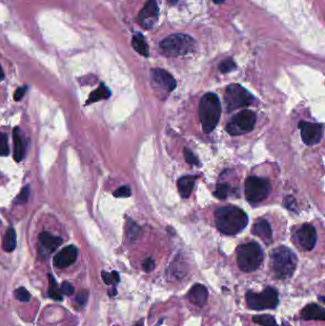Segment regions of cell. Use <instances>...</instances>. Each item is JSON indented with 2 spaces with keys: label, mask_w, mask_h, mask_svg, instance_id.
<instances>
[{
  "label": "cell",
  "mask_w": 325,
  "mask_h": 326,
  "mask_svg": "<svg viewBox=\"0 0 325 326\" xmlns=\"http://www.w3.org/2000/svg\"><path fill=\"white\" fill-rule=\"evenodd\" d=\"M214 222L220 231L232 236L239 234L247 226L248 216L237 206H225L215 210Z\"/></svg>",
  "instance_id": "1"
},
{
  "label": "cell",
  "mask_w": 325,
  "mask_h": 326,
  "mask_svg": "<svg viewBox=\"0 0 325 326\" xmlns=\"http://www.w3.org/2000/svg\"><path fill=\"white\" fill-rule=\"evenodd\" d=\"M222 115V104L219 97L212 93L204 94L199 103V120L206 134L214 131Z\"/></svg>",
  "instance_id": "2"
},
{
  "label": "cell",
  "mask_w": 325,
  "mask_h": 326,
  "mask_svg": "<svg viewBox=\"0 0 325 326\" xmlns=\"http://www.w3.org/2000/svg\"><path fill=\"white\" fill-rule=\"evenodd\" d=\"M298 258L291 249L281 246L271 253V267L279 280L289 279L297 267Z\"/></svg>",
  "instance_id": "3"
},
{
  "label": "cell",
  "mask_w": 325,
  "mask_h": 326,
  "mask_svg": "<svg viewBox=\"0 0 325 326\" xmlns=\"http://www.w3.org/2000/svg\"><path fill=\"white\" fill-rule=\"evenodd\" d=\"M237 261L240 270L251 273L258 269L263 260V251L257 242H248L239 246Z\"/></svg>",
  "instance_id": "4"
},
{
  "label": "cell",
  "mask_w": 325,
  "mask_h": 326,
  "mask_svg": "<svg viewBox=\"0 0 325 326\" xmlns=\"http://www.w3.org/2000/svg\"><path fill=\"white\" fill-rule=\"evenodd\" d=\"M159 47L164 56L168 58H177L194 51L196 42L188 34H175L163 39Z\"/></svg>",
  "instance_id": "5"
},
{
  "label": "cell",
  "mask_w": 325,
  "mask_h": 326,
  "mask_svg": "<svg viewBox=\"0 0 325 326\" xmlns=\"http://www.w3.org/2000/svg\"><path fill=\"white\" fill-rule=\"evenodd\" d=\"M246 302L249 308L253 310L275 308L279 304V295L271 287L261 293L249 291L246 293Z\"/></svg>",
  "instance_id": "6"
},
{
  "label": "cell",
  "mask_w": 325,
  "mask_h": 326,
  "mask_svg": "<svg viewBox=\"0 0 325 326\" xmlns=\"http://www.w3.org/2000/svg\"><path fill=\"white\" fill-rule=\"evenodd\" d=\"M254 101V96L240 84H232L227 87L225 92V102L228 111L252 105Z\"/></svg>",
  "instance_id": "7"
},
{
  "label": "cell",
  "mask_w": 325,
  "mask_h": 326,
  "mask_svg": "<svg viewBox=\"0 0 325 326\" xmlns=\"http://www.w3.org/2000/svg\"><path fill=\"white\" fill-rule=\"evenodd\" d=\"M271 192L269 180L258 178L249 177L245 181V197L251 203H258L264 200Z\"/></svg>",
  "instance_id": "8"
},
{
  "label": "cell",
  "mask_w": 325,
  "mask_h": 326,
  "mask_svg": "<svg viewBox=\"0 0 325 326\" xmlns=\"http://www.w3.org/2000/svg\"><path fill=\"white\" fill-rule=\"evenodd\" d=\"M257 121L256 114L250 110H243L237 114L227 124L226 131L231 136H240L251 132Z\"/></svg>",
  "instance_id": "9"
},
{
  "label": "cell",
  "mask_w": 325,
  "mask_h": 326,
  "mask_svg": "<svg viewBox=\"0 0 325 326\" xmlns=\"http://www.w3.org/2000/svg\"><path fill=\"white\" fill-rule=\"evenodd\" d=\"M152 83L158 92L169 94L177 87V81L171 74L162 69H153L151 71Z\"/></svg>",
  "instance_id": "10"
},
{
  "label": "cell",
  "mask_w": 325,
  "mask_h": 326,
  "mask_svg": "<svg viewBox=\"0 0 325 326\" xmlns=\"http://www.w3.org/2000/svg\"><path fill=\"white\" fill-rule=\"evenodd\" d=\"M159 9L155 2V0H148L144 7L140 10L137 21L139 25L146 30H150L154 28L158 20Z\"/></svg>",
  "instance_id": "11"
},
{
  "label": "cell",
  "mask_w": 325,
  "mask_h": 326,
  "mask_svg": "<svg viewBox=\"0 0 325 326\" xmlns=\"http://www.w3.org/2000/svg\"><path fill=\"white\" fill-rule=\"evenodd\" d=\"M299 127L301 138L306 145H316L323 137V126L321 124L300 121Z\"/></svg>",
  "instance_id": "12"
},
{
  "label": "cell",
  "mask_w": 325,
  "mask_h": 326,
  "mask_svg": "<svg viewBox=\"0 0 325 326\" xmlns=\"http://www.w3.org/2000/svg\"><path fill=\"white\" fill-rule=\"evenodd\" d=\"M295 242L303 251H311L315 247L317 242L316 229L310 225L305 224L300 227L295 234Z\"/></svg>",
  "instance_id": "13"
},
{
  "label": "cell",
  "mask_w": 325,
  "mask_h": 326,
  "mask_svg": "<svg viewBox=\"0 0 325 326\" xmlns=\"http://www.w3.org/2000/svg\"><path fill=\"white\" fill-rule=\"evenodd\" d=\"M78 250L75 245H69L59 252L53 258V264L57 268H66L77 260Z\"/></svg>",
  "instance_id": "14"
},
{
  "label": "cell",
  "mask_w": 325,
  "mask_h": 326,
  "mask_svg": "<svg viewBox=\"0 0 325 326\" xmlns=\"http://www.w3.org/2000/svg\"><path fill=\"white\" fill-rule=\"evenodd\" d=\"M252 233L258 237L260 240H263L264 243L269 245L272 240H273V235H272V230L269 225V223L265 220H258L255 224L253 225L252 228Z\"/></svg>",
  "instance_id": "15"
},
{
  "label": "cell",
  "mask_w": 325,
  "mask_h": 326,
  "mask_svg": "<svg viewBox=\"0 0 325 326\" xmlns=\"http://www.w3.org/2000/svg\"><path fill=\"white\" fill-rule=\"evenodd\" d=\"M301 317L305 320H320L323 321L325 319L324 309L318 304L311 303L306 305L302 309Z\"/></svg>",
  "instance_id": "16"
},
{
  "label": "cell",
  "mask_w": 325,
  "mask_h": 326,
  "mask_svg": "<svg viewBox=\"0 0 325 326\" xmlns=\"http://www.w3.org/2000/svg\"><path fill=\"white\" fill-rule=\"evenodd\" d=\"M189 300L197 306H203L208 299V291L205 286L195 284L188 293Z\"/></svg>",
  "instance_id": "17"
},
{
  "label": "cell",
  "mask_w": 325,
  "mask_h": 326,
  "mask_svg": "<svg viewBox=\"0 0 325 326\" xmlns=\"http://www.w3.org/2000/svg\"><path fill=\"white\" fill-rule=\"evenodd\" d=\"M39 240H40L42 248L48 254H51L55 250L59 248L60 245L62 244V241H63L60 237L52 236L51 234L48 233V232H42L39 235Z\"/></svg>",
  "instance_id": "18"
},
{
  "label": "cell",
  "mask_w": 325,
  "mask_h": 326,
  "mask_svg": "<svg viewBox=\"0 0 325 326\" xmlns=\"http://www.w3.org/2000/svg\"><path fill=\"white\" fill-rule=\"evenodd\" d=\"M13 139H14V158L17 162H20L23 159L25 154V142L20 134V129L18 127L14 129Z\"/></svg>",
  "instance_id": "19"
},
{
  "label": "cell",
  "mask_w": 325,
  "mask_h": 326,
  "mask_svg": "<svg viewBox=\"0 0 325 326\" xmlns=\"http://www.w3.org/2000/svg\"><path fill=\"white\" fill-rule=\"evenodd\" d=\"M195 182H196L195 176H186L180 179L178 181V188H179L180 196L183 198H188L194 189Z\"/></svg>",
  "instance_id": "20"
},
{
  "label": "cell",
  "mask_w": 325,
  "mask_h": 326,
  "mask_svg": "<svg viewBox=\"0 0 325 326\" xmlns=\"http://www.w3.org/2000/svg\"><path fill=\"white\" fill-rule=\"evenodd\" d=\"M132 45H133V48L139 55H141V56H143L145 58L149 57V48H148V45L146 43L145 38H144V36L142 34H135L133 36V39H132Z\"/></svg>",
  "instance_id": "21"
},
{
  "label": "cell",
  "mask_w": 325,
  "mask_h": 326,
  "mask_svg": "<svg viewBox=\"0 0 325 326\" xmlns=\"http://www.w3.org/2000/svg\"><path fill=\"white\" fill-rule=\"evenodd\" d=\"M2 246L4 251L6 252H13L17 247V234L14 228L11 227L6 232L3 239Z\"/></svg>",
  "instance_id": "22"
},
{
  "label": "cell",
  "mask_w": 325,
  "mask_h": 326,
  "mask_svg": "<svg viewBox=\"0 0 325 326\" xmlns=\"http://www.w3.org/2000/svg\"><path fill=\"white\" fill-rule=\"evenodd\" d=\"M110 95H111L110 90L104 84H101L95 91H94L92 94H90L86 104H91V103L96 102L98 100L107 99V98L110 97Z\"/></svg>",
  "instance_id": "23"
},
{
  "label": "cell",
  "mask_w": 325,
  "mask_h": 326,
  "mask_svg": "<svg viewBox=\"0 0 325 326\" xmlns=\"http://www.w3.org/2000/svg\"><path fill=\"white\" fill-rule=\"evenodd\" d=\"M253 320H254V322H256L257 324L261 326H280L277 323L275 317L270 316V315L254 316Z\"/></svg>",
  "instance_id": "24"
},
{
  "label": "cell",
  "mask_w": 325,
  "mask_h": 326,
  "mask_svg": "<svg viewBox=\"0 0 325 326\" xmlns=\"http://www.w3.org/2000/svg\"><path fill=\"white\" fill-rule=\"evenodd\" d=\"M140 233V229L137 226V223H134L133 221L129 220L127 225H126V235H127V239L129 240H137L138 235Z\"/></svg>",
  "instance_id": "25"
},
{
  "label": "cell",
  "mask_w": 325,
  "mask_h": 326,
  "mask_svg": "<svg viewBox=\"0 0 325 326\" xmlns=\"http://www.w3.org/2000/svg\"><path fill=\"white\" fill-rule=\"evenodd\" d=\"M49 296L51 297V299L56 300H62V295L60 289L58 288V284L56 283V280L53 279V277L51 275H49Z\"/></svg>",
  "instance_id": "26"
},
{
  "label": "cell",
  "mask_w": 325,
  "mask_h": 326,
  "mask_svg": "<svg viewBox=\"0 0 325 326\" xmlns=\"http://www.w3.org/2000/svg\"><path fill=\"white\" fill-rule=\"evenodd\" d=\"M102 279L104 283L108 285H112V284H117L120 283V275L118 272L114 271L112 273H107L105 271L102 272Z\"/></svg>",
  "instance_id": "27"
},
{
  "label": "cell",
  "mask_w": 325,
  "mask_h": 326,
  "mask_svg": "<svg viewBox=\"0 0 325 326\" xmlns=\"http://www.w3.org/2000/svg\"><path fill=\"white\" fill-rule=\"evenodd\" d=\"M236 68H237V65H236V63H235V61L233 60V59H227V60H223V62L220 64V66H219L220 71L223 74L230 73Z\"/></svg>",
  "instance_id": "28"
},
{
  "label": "cell",
  "mask_w": 325,
  "mask_h": 326,
  "mask_svg": "<svg viewBox=\"0 0 325 326\" xmlns=\"http://www.w3.org/2000/svg\"><path fill=\"white\" fill-rule=\"evenodd\" d=\"M228 193H229V185L226 183H220L216 186L214 195L220 199H225L228 197Z\"/></svg>",
  "instance_id": "29"
},
{
  "label": "cell",
  "mask_w": 325,
  "mask_h": 326,
  "mask_svg": "<svg viewBox=\"0 0 325 326\" xmlns=\"http://www.w3.org/2000/svg\"><path fill=\"white\" fill-rule=\"evenodd\" d=\"M10 153L8 137L4 133H0V155L6 156Z\"/></svg>",
  "instance_id": "30"
},
{
  "label": "cell",
  "mask_w": 325,
  "mask_h": 326,
  "mask_svg": "<svg viewBox=\"0 0 325 326\" xmlns=\"http://www.w3.org/2000/svg\"><path fill=\"white\" fill-rule=\"evenodd\" d=\"M15 295H16L17 300L22 301V302H28L29 300H31L30 292L28 291L24 287H19L15 292Z\"/></svg>",
  "instance_id": "31"
},
{
  "label": "cell",
  "mask_w": 325,
  "mask_h": 326,
  "mask_svg": "<svg viewBox=\"0 0 325 326\" xmlns=\"http://www.w3.org/2000/svg\"><path fill=\"white\" fill-rule=\"evenodd\" d=\"M29 196H30V187L26 186V187L21 190L20 194L17 196V198H16V202H17V204H23V203L27 202Z\"/></svg>",
  "instance_id": "32"
},
{
  "label": "cell",
  "mask_w": 325,
  "mask_h": 326,
  "mask_svg": "<svg viewBox=\"0 0 325 326\" xmlns=\"http://www.w3.org/2000/svg\"><path fill=\"white\" fill-rule=\"evenodd\" d=\"M131 194H132L131 188L127 185L121 186L114 192V196L116 197H128L131 196Z\"/></svg>",
  "instance_id": "33"
},
{
  "label": "cell",
  "mask_w": 325,
  "mask_h": 326,
  "mask_svg": "<svg viewBox=\"0 0 325 326\" xmlns=\"http://www.w3.org/2000/svg\"><path fill=\"white\" fill-rule=\"evenodd\" d=\"M74 286L71 284V283H68V282H64L62 283L61 285V289H60V292L63 293L64 295H67V296H71L74 294Z\"/></svg>",
  "instance_id": "34"
},
{
  "label": "cell",
  "mask_w": 325,
  "mask_h": 326,
  "mask_svg": "<svg viewBox=\"0 0 325 326\" xmlns=\"http://www.w3.org/2000/svg\"><path fill=\"white\" fill-rule=\"evenodd\" d=\"M184 155H185V159L187 162L190 164H198V160L195 156V154H193L187 148L184 149Z\"/></svg>",
  "instance_id": "35"
},
{
  "label": "cell",
  "mask_w": 325,
  "mask_h": 326,
  "mask_svg": "<svg viewBox=\"0 0 325 326\" xmlns=\"http://www.w3.org/2000/svg\"><path fill=\"white\" fill-rule=\"evenodd\" d=\"M142 268L147 273L153 271L154 269V260L152 258H146L145 260L143 261V263H142Z\"/></svg>",
  "instance_id": "36"
},
{
  "label": "cell",
  "mask_w": 325,
  "mask_h": 326,
  "mask_svg": "<svg viewBox=\"0 0 325 326\" xmlns=\"http://www.w3.org/2000/svg\"><path fill=\"white\" fill-rule=\"evenodd\" d=\"M26 91H27V87H26V86H23V87L18 88L17 91H16V93H15V96H14L15 100H17V101L21 100V98H22V97L24 96V94H26Z\"/></svg>",
  "instance_id": "37"
},
{
  "label": "cell",
  "mask_w": 325,
  "mask_h": 326,
  "mask_svg": "<svg viewBox=\"0 0 325 326\" xmlns=\"http://www.w3.org/2000/svg\"><path fill=\"white\" fill-rule=\"evenodd\" d=\"M87 296H88V293H87V291L82 290V291L79 292V293H78V295H77V302H78L80 305H84L86 303V300H87Z\"/></svg>",
  "instance_id": "38"
},
{
  "label": "cell",
  "mask_w": 325,
  "mask_h": 326,
  "mask_svg": "<svg viewBox=\"0 0 325 326\" xmlns=\"http://www.w3.org/2000/svg\"><path fill=\"white\" fill-rule=\"evenodd\" d=\"M284 205H285V207H286L287 209H289V210L295 209V205H296L295 199H294L292 197H286V198H285V200H284Z\"/></svg>",
  "instance_id": "39"
},
{
  "label": "cell",
  "mask_w": 325,
  "mask_h": 326,
  "mask_svg": "<svg viewBox=\"0 0 325 326\" xmlns=\"http://www.w3.org/2000/svg\"><path fill=\"white\" fill-rule=\"evenodd\" d=\"M3 79H4V72H3V69L0 65V81H2Z\"/></svg>",
  "instance_id": "40"
},
{
  "label": "cell",
  "mask_w": 325,
  "mask_h": 326,
  "mask_svg": "<svg viewBox=\"0 0 325 326\" xmlns=\"http://www.w3.org/2000/svg\"><path fill=\"white\" fill-rule=\"evenodd\" d=\"M179 0H167V2L169 3V4H171V5H174V4H176L177 2H178Z\"/></svg>",
  "instance_id": "41"
},
{
  "label": "cell",
  "mask_w": 325,
  "mask_h": 326,
  "mask_svg": "<svg viewBox=\"0 0 325 326\" xmlns=\"http://www.w3.org/2000/svg\"><path fill=\"white\" fill-rule=\"evenodd\" d=\"M214 3H216V4H222L223 2H224V0H214Z\"/></svg>",
  "instance_id": "42"
}]
</instances>
